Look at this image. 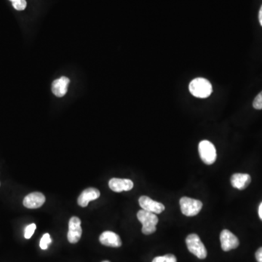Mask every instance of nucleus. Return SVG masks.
<instances>
[{
    "instance_id": "f257e3e1",
    "label": "nucleus",
    "mask_w": 262,
    "mask_h": 262,
    "mask_svg": "<svg viewBox=\"0 0 262 262\" xmlns=\"http://www.w3.org/2000/svg\"><path fill=\"white\" fill-rule=\"evenodd\" d=\"M189 89L192 96L200 99L209 97L213 91L211 82L204 78L193 80L189 84Z\"/></svg>"
},
{
    "instance_id": "f03ea898",
    "label": "nucleus",
    "mask_w": 262,
    "mask_h": 262,
    "mask_svg": "<svg viewBox=\"0 0 262 262\" xmlns=\"http://www.w3.org/2000/svg\"><path fill=\"white\" fill-rule=\"evenodd\" d=\"M137 218L143 225L142 232L144 235H151L157 230L156 226L159 219L156 214L144 210H140L138 212Z\"/></svg>"
},
{
    "instance_id": "7ed1b4c3",
    "label": "nucleus",
    "mask_w": 262,
    "mask_h": 262,
    "mask_svg": "<svg viewBox=\"0 0 262 262\" xmlns=\"http://www.w3.org/2000/svg\"><path fill=\"white\" fill-rule=\"evenodd\" d=\"M186 243L189 252L196 256L198 259L204 260L206 258L208 254L206 248L198 235L191 234L188 235L186 239Z\"/></svg>"
},
{
    "instance_id": "20e7f679",
    "label": "nucleus",
    "mask_w": 262,
    "mask_h": 262,
    "mask_svg": "<svg viewBox=\"0 0 262 262\" xmlns=\"http://www.w3.org/2000/svg\"><path fill=\"white\" fill-rule=\"evenodd\" d=\"M198 150L201 160L206 165H212L217 161V149L209 141L203 140L200 142Z\"/></svg>"
},
{
    "instance_id": "39448f33",
    "label": "nucleus",
    "mask_w": 262,
    "mask_h": 262,
    "mask_svg": "<svg viewBox=\"0 0 262 262\" xmlns=\"http://www.w3.org/2000/svg\"><path fill=\"white\" fill-rule=\"evenodd\" d=\"M179 202L182 214L186 217H195L198 215L202 208V202L201 201L187 197L181 198Z\"/></svg>"
},
{
    "instance_id": "423d86ee",
    "label": "nucleus",
    "mask_w": 262,
    "mask_h": 262,
    "mask_svg": "<svg viewBox=\"0 0 262 262\" xmlns=\"http://www.w3.org/2000/svg\"><path fill=\"white\" fill-rule=\"evenodd\" d=\"M82 229L81 220L78 217H73L69 222V232L67 234L68 241L70 243H77L82 236Z\"/></svg>"
},
{
    "instance_id": "0eeeda50",
    "label": "nucleus",
    "mask_w": 262,
    "mask_h": 262,
    "mask_svg": "<svg viewBox=\"0 0 262 262\" xmlns=\"http://www.w3.org/2000/svg\"><path fill=\"white\" fill-rule=\"evenodd\" d=\"M220 241L223 251H229L239 246V240L228 229H223L221 232Z\"/></svg>"
},
{
    "instance_id": "6e6552de",
    "label": "nucleus",
    "mask_w": 262,
    "mask_h": 262,
    "mask_svg": "<svg viewBox=\"0 0 262 262\" xmlns=\"http://www.w3.org/2000/svg\"><path fill=\"white\" fill-rule=\"evenodd\" d=\"M139 205L142 209L155 214H160L165 211V206L161 202L153 201L147 196H141L139 200Z\"/></svg>"
},
{
    "instance_id": "1a4fd4ad",
    "label": "nucleus",
    "mask_w": 262,
    "mask_h": 262,
    "mask_svg": "<svg viewBox=\"0 0 262 262\" xmlns=\"http://www.w3.org/2000/svg\"><path fill=\"white\" fill-rule=\"evenodd\" d=\"M45 202V197L41 192H32L25 197L23 204L29 209H36L40 208Z\"/></svg>"
},
{
    "instance_id": "9d476101",
    "label": "nucleus",
    "mask_w": 262,
    "mask_h": 262,
    "mask_svg": "<svg viewBox=\"0 0 262 262\" xmlns=\"http://www.w3.org/2000/svg\"><path fill=\"white\" fill-rule=\"evenodd\" d=\"M101 243L106 246L119 248L122 245V241L118 234L111 231H106L99 238Z\"/></svg>"
},
{
    "instance_id": "9b49d317",
    "label": "nucleus",
    "mask_w": 262,
    "mask_h": 262,
    "mask_svg": "<svg viewBox=\"0 0 262 262\" xmlns=\"http://www.w3.org/2000/svg\"><path fill=\"white\" fill-rule=\"evenodd\" d=\"M109 186L113 192H122L131 190L133 188V183L130 179L114 178L109 181Z\"/></svg>"
},
{
    "instance_id": "f8f14e48",
    "label": "nucleus",
    "mask_w": 262,
    "mask_h": 262,
    "mask_svg": "<svg viewBox=\"0 0 262 262\" xmlns=\"http://www.w3.org/2000/svg\"><path fill=\"white\" fill-rule=\"evenodd\" d=\"M100 192L96 188L90 187L85 189L78 198V202L80 206L87 207L89 202L98 199L100 197Z\"/></svg>"
},
{
    "instance_id": "ddd939ff",
    "label": "nucleus",
    "mask_w": 262,
    "mask_h": 262,
    "mask_svg": "<svg viewBox=\"0 0 262 262\" xmlns=\"http://www.w3.org/2000/svg\"><path fill=\"white\" fill-rule=\"evenodd\" d=\"M69 83L70 81L66 77H61L59 79L56 80L52 84V91L53 94L57 97H63L67 93Z\"/></svg>"
},
{
    "instance_id": "4468645a",
    "label": "nucleus",
    "mask_w": 262,
    "mask_h": 262,
    "mask_svg": "<svg viewBox=\"0 0 262 262\" xmlns=\"http://www.w3.org/2000/svg\"><path fill=\"white\" fill-rule=\"evenodd\" d=\"M251 177L246 174H235L231 177V183L234 188L243 190L251 183Z\"/></svg>"
},
{
    "instance_id": "2eb2a0df",
    "label": "nucleus",
    "mask_w": 262,
    "mask_h": 262,
    "mask_svg": "<svg viewBox=\"0 0 262 262\" xmlns=\"http://www.w3.org/2000/svg\"><path fill=\"white\" fill-rule=\"evenodd\" d=\"M152 262H177V260L173 254H167L162 257H155Z\"/></svg>"
},
{
    "instance_id": "dca6fc26",
    "label": "nucleus",
    "mask_w": 262,
    "mask_h": 262,
    "mask_svg": "<svg viewBox=\"0 0 262 262\" xmlns=\"http://www.w3.org/2000/svg\"><path fill=\"white\" fill-rule=\"evenodd\" d=\"M52 242V239L50 238V235L48 233H45L41 238L40 242V246L41 249L46 250L48 248L49 245Z\"/></svg>"
},
{
    "instance_id": "f3484780",
    "label": "nucleus",
    "mask_w": 262,
    "mask_h": 262,
    "mask_svg": "<svg viewBox=\"0 0 262 262\" xmlns=\"http://www.w3.org/2000/svg\"><path fill=\"white\" fill-rule=\"evenodd\" d=\"M37 226L35 223H31L26 226L24 231V237L26 239H30L36 229Z\"/></svg>"
},
{
    "instance_id": "a211bd4d",
    "label": "nucleus",
    "mask_w": 262,
    "mask_h": 262,
    "mask_svg": "<svg viewBox=\"0 0 262 262\" xmlns=\"http://www.w3.org/2000/svg\"><path fill=\"white\" fill-rule=\"evenodd\" d=\"M26 0H15L13 1V6L16 10H23L26 7Z\"/></svg>"
},
{
    "instance_id": "6ab92c4d",
    "label": "nucleus",
    "mask_w": 262,
    "mask_h": 262,
    "mask_svg": "<svg viewBox=\"0 0 262 262\" xmlns=\"http://www.w3.org/2000/svg\"><path fill=\"white\" fill-rule=\"evenodd\" d=\"M253 106L256 109H262V91L254 99Z\"/></svg>"
},
{
    "instance_id": "aec40b11",
    "label": "nucleus",
    "mask_w": 262,
    "mask_h": 262,
    "mask_svg": "<svg viewBox=\"0 0 262 262\" xmlns=\"http://www.w3.org/2000/svg\"><path fill=\"white\" fill-rule=\"evenodd\" d=\"M256 259H257V262H262V247L259 248L256 252Z\"/></svg>"
},
{
    "instance_id": "412c9836",
    "label": "nucleus",
    "mask_w": 262,
    "mask_h": 262,
    "mask_svg": "<svg viewBox=\"0 0 262 262\" xmlns=\"http://www.w3.org/2000/svg\"><path fill=\"white\" fill-rule=\"evenodd\" d=\"M259 19H260V24L262 26V5L260 10V14H259Z\"/></svg>"
},
{
    "instance_id": "4be33fe9",
    "label": "nucleus",
    "mask_w": 262,
    "mask_h": 262,
    "mask_svg": "<svg viewBox=\"0 0 262 262\" xmlns=\"http://www.w3.org/2000/svg\"><path fill=\"white\" fill-rule=\"evenodd\" d=\"M259 215L262 221V202L260 204V208H259Z\"/></svg>"
},
{
    "instance_id": "5701e85b",
    "label": "nucleus",
    "mask_w": 262,
    "mask_h": 262,
    "mask_svg": "<svg viewBox=\"0 0 262 262\" xmlns=\"http://www.w3.org/2000/svg\"><path fill=\"white\" fill-rule=\"evenodd\" d=\"M10 1H11L12 2H13V1H15V0H10Z\"/></svg>"
},
{
    "instance_id": "b1692460",
    "label": "nucleus",
    "mask_w": 262,
    "mask_h": 262,
    "mask_svg": "<svg viewBox=\"0 0 262 262\" xmlns=\"http://www.w3.org/2000/svg\"><path fill=\"white\" fill-rule=\"evenodd\" d=\"M109 262V261H103V262Z\"/></svg>"
}]
</instances>
